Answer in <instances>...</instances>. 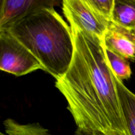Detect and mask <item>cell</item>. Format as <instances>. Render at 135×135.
<instances>
[{"label": "cell", "mask_w": 135, "mask_h": 135, "mask_svg": "<svg viewBox=\"0 0 135 135\" xmlns=\"http://www.w3.org/2000/svg\"><path fill=\"white\" fill-rule=\"evenodd\" d=\"M86 2L99 17L107 22H112L114 0H86Z\"/></svg>", "instance_id": "8fae6325"}, {"label": "cell", "mask_w": 135, "mask_h": 135, "mask_svg": "<svg viewBox=\"0 0 135 135\" xmlns=\"http://www.w3.org/2000/svg\"><path fill=\"white\" fill-rule=\"evenodd\" d=\"M105 48L127 60L135 61V33L111 22L104 38Z\"/></svg>", "instance_id": "8992f818"}, {"label": "cell", "mask_w": 135, "mask_h": 135, "mask_svg": "<svg viewBox=\"0 0 135 135\" xmlns=\"http://www.w3.org/2000/svg\"><path fill=\"white\" fill-rule=\"evenodd\" d=\"M105 54L109 67L115 77L121 81L130 79L132 71L129 61L107 48Z\"/></svg>", "instance_id": "30bf717a"}, {"label": "cell", "mask_w": 135, "mask_h": 135, "mask_svg": "<svg viewBox=\"0 0 135 135\" xmlns=\"http://www.w3.org/2000/svg\"><path fill=\"white\" fill-rule=\"evenodd\" d=\"M63 11L70 26L104 40L111 22L99 17L91 9L86 0H64Z\"/></svg>", "instance_id": "277c9868"}, {"label": "cell", "mask_w": 135, "mask_h": 135, "mask_svg": "<svg viewBox=\"0 0 135 135\" xmlns=\"http://www.w3.org/2000/svg\"><path fill=\"white\" fill-rule=\"evenodd\" d=\"M75 135H107L105 133L99 130L94 129H83L78 128Z\"/></svg>", "instance_id": "7c38bea8"}, {"label": "cell", "mask_w": 135, "mask_h": 135, "mask_svg": "<svg viewBox=\"0 0 135 135\" xmlns=\"http://www.w3.org/2000/svg\"><path fill=\"white\" fill-rule=\"evenodd\" d=\"M44 70L40 62L8 30H0V71L17 76Z\"/></svg>", "instance_id": "3957f363"}, {"label": "cell", "mask_w": 135, "mask_h": 135, "mask_svg": "<svg viewBox=\"0 0 135 135\" xmlns=\"http://www.w3.org/2000/svg\"><path fill=\"white\" fill-rule=\"evenodd\" d=\"M8 31L40 62L43 71L55 80L68 70L74 52L71 26L52 7L38 9Z\"/></svg>", "instance_id": "7a4b0ae2"}, {"label": "cell", "mask_w": 135, "mask_h": 135, "mask_svg": "<svg viewBox=\"0 0 135 135\" xmlns=\"http://www.w3.org/2000/svg\"><path fill=\"white\" fill-rule=\"evenodd\" d=\"M112 22L135 33V0H114Z\"/></svg>", "instance_id": "ba28073f"}, {"label": "cell", "mask_w": 135, "mask_h": 135, "mask_svg": "<svg viewBox=\"0 0 135 135\" xmlns=\"http://www.w3.org/2000/svg\"><path fill=\"white\" fill-rule=\"evenodd\" d=\"M4 0H0V21H1V16H2L3 9Z\"/></svg>", "instance_id": "5bb4252c"}, {"label": "cell", "mask_w": 135, "mask_h": 135, "mask_svg": "<svg viewBox=\"0 0 135 135\" xmlns=\"http://www.w3.org/2000/svg\"><path fill=\"white\" fill-rule=\"evenodd\" d=\"M5 134L0 131V135H50L48 130L39 123L21 124L13 119L3 122Z\"/></svg>", "instance_id": "9c48e42d"}, {"label": "cell", "mask_w": 135, "mask_h": 135, "mask_svg": "<svg viewBox=\"0 0 135 135\" xmlns=\"http://www.w3.org/2000/svg\"><path fill=\"white\" fill-rule=\"evenodd\" d=\"M70 26L73 56L66 73L55 81V87L67 100L78 128L127 133L104 40Z\"/></svg>", "instance_id": "6da1fadb"}, {"label": "cell", "mask_w": 135, "mask_h": 135, "mask_svg": "<svg viewBox=\"0 0 135 135\" xmlns=\"http://www.w3.org/2000/svg\"><path fill=\"white\" fill-rule=\"evenodd\" d=\"M107 135H129L128 133H123V132L116 131H112L105 133Z\"/></svg>", "instance_id": "4fadbf2b"}, {"label": "cell", "mask_w": 135, "mask_h": 135, "mask_svg": "<svg viewBox=\"0 0 135 135\" xmlns=\"http://www.w3.org/2000/svg\"><path fill=\"white\" fill-rule=\"evenodd\" d=\"M115 83L127 131L129 135H135V94L116 77Z\"/></svg>", "instance_id": "52a82bcc"}, {"label": "cell", "mask_w": 135, "mask_h": 135, "mask_svg": "<svg viewBox=\"0 0 135 135\" xmlns=\"http://www.w3.org/2000/svg\"><path fill=\"white\" fill-rule=\"evenodd\" d=\"M55 0H4L0 30H7L38 9L58 5Z\"/></svg>", "instance_id": "5b68a950"}]
</instances>
